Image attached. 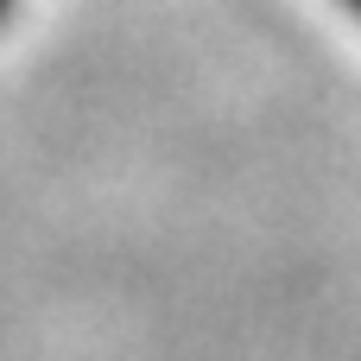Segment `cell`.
<instances>
[{"mask_svg": "<svg viewBox=\"0 0 361 361\" xmlns=\"http://www.w3.org/2000/svg\"><path fill=\"white\" fill-rule=\"evenodd\" d=\"M6 6H13V0H0V13H6Z\"/></svg>", "mask_w": 361, "mask_h": 361, "instance_id": "6da1fadb", "label": "cell"}]
</instances>
